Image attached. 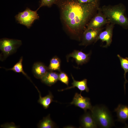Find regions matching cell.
I'll return each mask as SVG.
<instances>
[{
  "instance_id": "cell-14",
  "label": "cell",
  "mask_w": 128,
  "mask_h": 128,
  "mask_svg": "<svg viewBox=\"0 0 128 128\" xmlns=\"http://www.w3.org/2000/svg\"><path fill=\"white\" fill-rule=\"evenodd\" d=\"M72 77L73 82L72 83V86L70 87H68L65 89L60 90H59V91H63L64 90L69 89L73 88H74L76 87L81 91V93L82 91H85L88 92L89 91V89L87 86V80L84 79L80 81H77L75 80L72 74H71Z\"/></svg>"
},
{
  "instance_id": "cell-1",
  "label": "cell",
  "mask_w": 128,
  "mask_h": 128,
  "mask_svg": "<svg viewBox=\"0 0 128 128\" xmlns=\"http://www.w3.org/2000/svg\"><path fill=\"white\" fill-rule=\"evenodd\" d=\"M56 4L68 30L79 40L86 26L100 8L98 4H81L77 0H59Z\"/></svg>"
},
{
  "instance_id": "cell-24",
  "label": "cell",
  "mask_w": 128,
  "mask_h": 128,
  "mask_svg": "<svg viewBox=\"0 0 128 128\" xmlns=\"http://www.w3.org/2000/svg\"><path fill=\"white\" fill-rule=\"evenodd\" d=\"M1 128H17L18 127L13 122L10 123H6L4 124L1 125L0 126Z\"/></svg>"
},
{
  "instance_id": "cell-4",
  "label": "cell",
  "mask_w": 128,
  "mask_h": 128,
  "mask_svg": "<svg viewBox=\"0 0 128 128\" xmlns=\"http://www.w3.org/2000/svg\"><path fill=\"white\" fill-rule=\"evenodd\" d=\"M21 44L22 41L19 40L7 38L0 39V60L3 61L8 56L15 52Z\"/></svg>"
},
{
  "instance_id": "cell-5",
  "label": "cell",
  "mask_w": 128,
  "mask_h": 128,
  "mask_svg": "<svg viewBox=\"0 0 128 128\" xmlns=\"http://www.w3.org/2000/svg\"><path fill=\"white\" fill-rule=\"evenodd\" d=\"M37 10L33 11L27 8L24 11L19 13L16 16V19L20 24L29 28L35 20L39 18Z\"/></svg>"
},
{
  "instance_id": "cell-6",
  "label": "cell",
  "mask_w": 128,
  "mask_h": 128,
  "mask_svg": "<svg viewBox=\"0 0 128 128\" xmlns=\"http://www.w3.org/2000/svg\"><path fill=\"white\" fill-rule=\"evenodd\" d=\"M103 28L93 29L86 28L82 34L80 45L87 46L95 42Z\"/></svg>"
},
{
  "instance_id": "cell-16",
  "label": "cell",
  "mask_w": 128,
  "mask_h": 128,
  "mask_svg": "<svg viewBox=\"0 0 128 128\" xmlns=\"http://www.w3.org/2000/svg\"><path fill=\"white\" fill-rule=\"evenodd\" d=\"M39 93V98L38 100V102L45 109H47L53 101L54 96L49 91V94L44 97L41 96V92L37 87L35 86Z\"/></svg>"
},
{
  "instance_id": "cell-9",
  "label": "cell",
  "mask_w": 128,
  "mask_h": 128,
  "mask_svg": "<svg viewBox=\"0 0 128 128\" xmlns=\"http://www.w3.org/2000/svg\"><path fill=\"white\" fill-rule=\"evenodd\" d=\"M114 24L110 23L108 24L105 30L102 31L97 38L94 43L99 40L102 42H105L106 44L103 46L107 47L110 46L112 41L113 31Z\"/></svg>"
},
{
  "instance_id": "cell-8",
  "label": "cell",
  "mask_w": 128,
  "mask_h": 128,
  "mask_svg": "<svg viewBox=\"0 0 128 128\" xmlns=\"http://www.w3.org/2000/svg\"><path fill=\"white\" fill-rule=\"evenodd\" d=\"M84 110L85 112L87 110H91L92 107L90 101V99L87 97H84L81 95V93H75L72 101L70 103Z\"/></svg>"
},
{
  "instance_id": "cell-22",
  "label": "cell",
  "mask_w": 128,
  "mask_h": 128,
  "mask_svg": "<svg viewBox=\"0 0 128 128\" xmlns=\"http://www.w3.org/2000/svg\"><path fill=\"white\" fill-rule=\"evenodd\" d=\"M59 0H41V4L38 9L40 7L43 6L50 7L54 4H56Z\"/></svg>"
},
{
  "instance_id": "cell-3",
  "label": "cell",
  "mask_w": 128,
  "mask_h": 128,
  "mask_svg": "<svg viewBox=\"0 0 128 128\" xmlns=\"http://www.w3.org/2000/svg\"><path fill=\"white\" fill-rule=\"evenodd\" d=\"M91 111L98 126L108 128L114 125L111 115L106 107L96 105L92 107Z\"/></svg>"
},
{
  "instance_id": "cell-19",
  "label": "cell",
  "mask_w": 128,
  "mask_h": 128,
  "mask_svg": "<svg viewBox=\"0 0 128 128\" xmlns=\"http://www.w3.org/2000/svg\"><path fill=\"white\" fill-rule=\"evenodd\" d=\"M61 62L60 59L56 56L52 58L50 60L48 67L50 71H60Z\"/></svg>"
},
{
  "instance_id": "cell-2",
  "label": "cell",
  "mask_w": 128,
  "mask_h": 128,
  "mask_svg": "<svg viewBox=\"0 0 128 128\" xmlns=\"http://www.w3.org/2000/svg\"><path fill=\"white\" fill-rule=\"evenodd\" d=\"M100 9L110 23L128 28V18L126 15L125 7L123 4L104 5Z\"/></svg>"
},
{
  "instance_id": "cell-11",
  "label": "cell",
  "mask_w": 128,
  "mask_h": 128,
  "mask_svg": "<svg viewBox=\"0 0 128 128\" xmlns=\"http://www.w3.org/2000/svg\"><path fill=\"white\" fill-rule=\"evenodd\" d=\"M80 123L81 128H95L98 127L91 112H85L81 118Z\"/></svg>"
},
{
  "instance_id": "cell-12",
  "label": "cell",
  "mask_w": 128,
  "mask_h": 128,
  "mask_svg": "<svg viewBox=\"0 0 128 128\" xmlns=\"http://www.w3.org/2000/svg\"><path fill=\"white\" fill-rule=\"evenodd\" d=\"M49 70L48 67L43 63L40 62L35 63L33 64L32 68L34 75L37 79H41L48 72Z\"/></svg>"
},
{
  "instance_id": "cell-13",
  "label": "cell",
  "mask_w": 128,
  "mask_h": 128,
  "mask_svg": "<svg viewBox=\"0 0 128 128\" xmlns=\"http://www.w3.org/2000/svg\"><path fill=\"white\" fill-rule=\"evenodd\" d=\"M117 114V121L125 123L128 120V106L119 104L114 110Z\"/></svg>"
},
{
  "instance_id": "cell-7",
  "label": "cell",
  "mask_w": 128,
  "mask_h": 128,
  "mask_svg": "<svg viewBox=\"0 0 128 128\" xmlns=\"http://www.w3.org/2000/svg\"><path fill=\"white\" fill-rule=\"evenodd\" d=\"M109 23L102 12L100 8H99L96 13L88 22L86 28L98 29L102 28L105 25Z\"/></svg>"
},
{
  "instance_id": "cell-20",
  "label": "cell",
  "mask_w": 128,
  "mask_h": 128,
  "mask_svg": "<svg viewBox=\"0 0 128 128\" xmlns=\"http://www.w3.org/2000/svg\"><path fill=\"white\" fill-rule=\"evenodd\" d=\"M23 60V57H21L18 61L15 64L12 68L6 69L7 70H12L16 73H22L32 82L30 78L23 70L22 65Z\"/></svg>"
},
{
  "instance_id": "cell-18",
  "label": "cell",
  "mask_w": 128,
  "mask_h": 128,
  "mask_svg": "<svg viewBox=\"0 0 128 128\" xmlns=\"http://www.w3.org/2000/svg\"><path fill=\"white\" fill-rule=\"evenodd\" d=\"M117 56L120 60L121 67L124 71V77L125 81L124 86L125 93V85L126 83L128 82V81L126 79V73L128 72V58L123 57L119 54L117 55Z\"/></svg>"
},
{
  "instance_id": "cell-17",
  "label": "cell",
  "mask_w": 128,
  "mask_h": 128,
  "mask_svg": "<svg viewBox=\"0 0 128 128\" xmlns=\"http://www.w3.org/2000/svg\"><path fill=\"white\" fill-rule=\"evenodd\" d=\"M37 126L39 128H53L55 127L56 125L51 119L49 114L41 120Z\"/></svg>"
},
{
  "instance_id": "cell-15",
  "label": "cell",
  "mask_w": 128,
  "mask_h": 128,
  "mask_svg": "<svg viewBox=\"0 0 128 128\" xmlns=\"http://www.w3.org/2000/svg\"><path fill=\"white\" fill-rule=\"evenodd\" d=\"M41 79L43 83L50 86L59 80V74L56 72L50 71L48 72Z\"/></svg>"
},
{
  "instance_id": "cell-10",
  "label": "cell",
  "mask_w": 128,
  "mask_h": 128,
  "mask_svg": "<svg viewBox=\"0 0 128 128\" xmlns=\"http://www.w3.org/2000/svg\"><path fill=\"white\" fill-rule=\"evenodd\" d=\"M91 52L86 54L81 51L74 50L66 56L67 61L69 58L72 57L74 59L78 65H82L87 63L89 61Z\"/></svg>"
},
{
  "instance_id": "cell-21",
  "label": "cell",
  "mask_w": 128,
  "mask_h": 128,
  "mask_svg": "<svg viewBox=\"0 0 128 128\" xmlns=\"http://www.w3.org/2000/svg\"><path fill=\"white\" fill-rule=\"evenodd\" d=\"M59 80L67 86L69 83V78L66 73L64 72H61L59 74Z\"/></svg>"
},
{
  "instance_id": "cell-23",
  "label": "cell",
  "mask_w": 128,
  "mask_h": 128,
  "mask_svg": "<svg viewBox=\"0 0 128 128\" xmlns=\"http://www.w3.org/2000/svg\"><path fill=\"white\" fill-rule=\"evenodd\" d=\"M80 3H91L98 4L99 0H77Z\"/></svg>"
}]
</instances>
